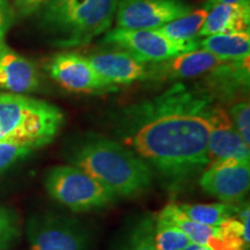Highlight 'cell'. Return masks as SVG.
<instances>
[{"instance_id": "obj_1", "label": "cell", "mask_w": 250, "mask_h": 250, "mask_svg": "<svg viewBox=\"0 0 250 250\" xmlns=\"http://www.w3.org/2000/svg\"><path fill=\"white\" fill-rule=\"evenodd\" d=\"M215 103L199 86L175 83L155 98L117 110L112 132L151 167L166 189L180 191L210 165Z\"/></svg>"}, {"instance_id": "obj_2", "label": "cell", "mask_w": 250, "mask_h": 250, "mask_svg": "<svg viewBox=\"0 0 250 250\" xmlns=\"http://www.w3.org/2000/svg\"><path fill=\"white\" fill-rule=\"evenodd\" d=\"M68 165L83 170L117 197L136 198L153 186L154 173L132 149L96 133L73 138L66 147Z\"/></svg>"}, {"instance_id": "obj_3", "label": "cell", "mask_w": 250, "mask_h": 250, "mask_svg": "<svg viewBox=\"0 0 250 250\" xmlns=\"http://www.w3.org/2000/svg\"><path fill=\"white\" fill-rule=\"evenodd\" d=\"M120 0H49L43 26L62 48L88 44L105 33L116 15Z\"/></svg>"}, {"instance_id": "obj_4", "label": "cell", "mask_w": 250, "mask_h": 250, "mask_svg": "<svg viewBox=\"0 0 250 250\" xmlns=\"http://www.w3.org/2000/svg\"><path fill=\"white\" fill-rule=\"evenodd\" d=\"M58 107L20 94H0V142L26 143L41 148L64 124Z\"/></svg>"}, {"instance_id": "obj_5", "label": "cell", "mask_w": 250, "mask_h": 250, "mask_svg": "<svg viewBox=\"0 0 250 250\" xmlns=\"http://www.w3.org/2000/svg\"><path fill=\"white\" fill-rule=\"evenodd\" d=\"M44 187L52 199L78 213L102 210L118 198L109 188L72 165L50 168Z\"/></svg>"}, {"instance_id": "obj_6", "label": "cell", "mask_w": 250, "mask_h": 250, "mask_svg": "<svg viewBox=\"0 0 250 250\" xmlns=\"http://www.w3.org/2000/svg\"><path fill=\"white\" fill-rule=\"evenodd\" d=\"M30 250H88L90 232L79 219L55 212L36 214L27 224Z\"/></svg>"}, {"instance_id": "obj_7", "label": "cell", "mask_w": 250, "mask_h": 250, "mask_svg": "<svg viewBox=\"0 0 250 250\" xmlns=\"http://www.w3.org/2000/svg\"><path fill=\"white\" fill-rule=\"evenodd\" d=\"M103 41L147 64L199 49V41L175 42L158 29H124L117 27L107 33Z\"/></svg>"}, {"instance_id": "obj_8", "label": "cell", "mask_w": 250, "mask_h": 250, "mask_svg": "<svg viewBox=\"0 0 250 250\" xmlns=\"http://www.w3.org/2000/svg\"><path fill=\"white\" fill-rule=\"evenodd\" d=\"M159 215L176 225L196 245L211 250H249L243 237V226L237 215L220 226H208L189 220L177 204L167 205Z\"/></svg>"}, {"instance_id": "obj_9", "label": "cell", "mask_w": 250, "mask_h": 250, "mask_svg": "<svg viewBox=\"0 0 250 250\" xmlns=\"http://www.w3.org/2000/svg\"><path fill=\"white\" fill-rule=\"evenodd\" d=\"M198 183L221 203L242 204L250 187V160L229 158L212 162L199 175Z\"/></svg>"}, {"instance_id": "obj_10", "label": "cell", "mask_w": 250, "mask_h": 250, "mask_svg": "<svg viewBox=\"0 0 250 250\" xmlns=\"http://www.w3.org/2000/svg\"><path fill=\"white\" fill-rule=\"evenodd\" d=\"M191 12L184 0H121L116 11L118 28L159 29Z\"/></svg>"}, {"instance_id": "obj_11", "label": "cell", "mask_w": 250, "mask_h": 250, "mask_svg": "<svg viewBox=\"0 0 250 250\" xmlns=\"http://www.w3.org/2000/svg\"><path fill=\"white\" fill-rule=\"evenodd\" d=\"M49 76L72 93L101 94L117 90L96 73L87 57L77 52H61L46 65Z\"/></svg>"}, {"instance_id": "obj_12", "label": "cell", "mask_w": 250, "mask_h": 250, "mask_svg": "<svg viewBox=\"0 0 250 250\" xmlns=\"http://www.w3.org/2000/svg\"><path fill=\"white\" fill-rule=\"evenodd\" d=\"M249 57L242 61H226L208 73L204 83L199 85L214 102H236L248 95Z\"/></svg>"}, {"instance_id": "obj_13", "label": "cell", "mask_w": 250, "mask_h": 250, "mask_svg": "<svg viewBox=\"0 0 250 250\" xmlns=\"http://www.w3.org/2000/svg\"><path fill=\"white\" fill-rule=\"evenodd\" d=\"M208 148L210 164L229 158L250 160V146L234 127L228 111L219 103H215L211 112Z\"/></svg>"}, {"instance_id": "obj_14", "label": "cell", "mask_w": 250, "mask_h": 250, "mask_svg": "<svg viewBox=\"0 0 250 250\" xmlns=\"http://www.w3.org/2000/svg\"><path fill=\"white\" fill-rule=\"evenodd\" d=\"M94 70L112 86L129 85L149 79V65L142 62L123 50H112L87 57Z\"/></svg>"}, {"instance_id": "obj_15", "label": "cell", "mask_w": 250, "mask_h": 250, "mask_svg": "<svg viewBox=\"0 0 250 250\" xmlns=\"http://www.w3.org/2000/svg\"><path fill=\"white\" fill-rule=\"evenodd\" d=\"M224 62L204 49L184 52L166 61L149 62V79L153 81L183 80L203 76Z\"/></svg>"}, {"instance_id": "obj_16", "label": "cell", "mask_w": 250, "mask_h": 250, "mask_svg": "<svg viewBox=\"0 0 250 250\" xmlns=\"http://www.w3.org/2000/svg\"><path fill=\"white\" fill-rule=\"evenodd\" d=\"M39 87L40 74L35 64L6 45L0 52V88L22 95Z\"/></svg>"}, {"instance_id": "obj_17", "label": "cell", "mask_w": 250, "mask_h": 250, "mask_svg": "<svg viewBox=\"0 0 250 250\" xmlns=\"http://www.w3.org/2000/svg\"><path fill=\"white\" fill-rule=\"evenodd\" d=\"M206 8L208 14L198 36L249 31L250 6L220 4L208 0Z\"/></svg>"}, {"instance_id": "obj_18", "label": "cell", "mask_w": 250, "mask_h": 250, "mask_svg": "<svg viewBox=\"0 0 250 250\" xmlns=\"http://www.w3.org/2000/svg\"><path fill=\"white\" fill-rule=\"evenodd\" d=\"M199 46L221 61H242L249 57L250 33L242 31L211 35L202 40Z\"/></svg>"}, {"instance_id": "obj_19", "label": "cell", "mask_w": 250, "mask_h": 250, "mask_svg": "<svg viewBox=\"0 0 250 250\" xmlns=\"http://www.w3.org/2000/svg\"><path fill=\"white\" fill-rule=\"evenodd\" d=\"M154 226V215L145 214L136 219L118 236L110 250H156Z\"/></svg>"}, {"instance_id": "obj_20", "label": "cell", "mask_w": 250, "mask_h": 250, "mask_svg": "<svg viewBox=\"0 0 250 250\" xmlns=\"http://www.w3.org/2000/svg\"><path fill=\"white\" fill-rule=\"evenodd\" d=\"M182 213L195 223L208 226H220L228 219L236 217L240 205H230L225 203L213 204H177Z\"/></svg>"}, {"instance_id": "obj_21", "label": "cell", "mask_w": 250, "mask_h": 250, "mask_svg": "<svg viewBox=\"0 0 250 250\" xmlns=\"http://www.w3.org/2000/svg\"><path fill=\"white\" fill-rule=\"evenodd\" d=\"M208 14V9L206 7L196 9L179 19H175L158 30L175 42H189L198 36Z\"/></svg>"}, {"instance_id": "obj_22", "label": "cell", "mask_w": 250, "mask_h": 250, "mask_svg": "<svg viewBox=\"0 0 250 250\" xmlns=\"http://www.w3.org/2000/svg\"><path fill=\"white\" fill-rule=\"evenodd\" d=\"M154 243L156 250H182L191 241L176 225L158 214L155 217Z\"/></svg>"}, {"instance_id": "obj_23", "label": "cell", "mask_w": 250, "mask_h": 250, "mask_svg": "<svg viewBox=\"0 0 250 250\" xmlns=\"http://www.w3.org/2000/svg\"><path fill=\"white\" fill-rule=\"evenodd\" d=\"M35 149L37 148L26 143L0 142V174Z\"/></svg>"}, {"instance_id": "obj_24", "label": "cell", "mask_w": 250, "mask_h": 250, "mask_svg": "<svg viewBox=\"0 0 250 250\" xmlns=\"http://www.w3.org/2000/svg\"><path fill=\"white\" fill-rule=\"evenodd\" d=\"M230 121L247 145L250 146V104L248 100L233 103L228 109Z\"/></svg>"}, {"instance_id": "obj_25", "label": "cell", "mask_w": 250, "mask_h": 250, "mask_svg": "<svg viewBox=\"0 0 250 250\" xmlns=\"http://www.w3.org/2000/svg\"><path fill=\"white\" fill-rule=\"evenodd\" d=\"M20 235V227L15 213L0 206V249H6L13 245Z\"/></svg>"}, {"instance_id": "obj_26", "label": "cell", "mask_w": 250, "mask_h": 250, "mask_svg": "<svg viewBox=\"0 0 250 250\" xmlns=\"http://www.w3.org/2000/svg\"><path fill=\"white\" fill-rule=\"evenodd\" d=\"M14 19L13 8L9 5L8 0H0V52L6 46L5 39L7 31L12 26Z\"/></svg>"}, {"instance_id": "obj_27", "label": "cell", "mask_w": 250, "mask_h": 250, "mask_svg": "<svg viewBox=\"0 0 250 250\" xmlns=\"http://www.w3.org/2000/svg\"><path fill=\"white\" fill-rule=\"evenodd\" d=\"M49 0H14V6L20 17L26 18L44 6Z\"/></svg>"}, {"instance_id": "obj_28", "label": "cell", "mask_w": 250, "mask_h": 250, "mask_svg": "<svg viewBox=\"0 0 250 250\" xmlns=\"http://www.w3.org/2000/svg\"><path fill=\"white\" fill-rule=\"evenodd\" d=\"M214 2H220V4H228V5H243L249 6L250 0H211Z\"/></svg>"}, {"instance_id": "obj_29", "label": "cell", "mask_w": 250, "mask_h": 250, "mask_svg": "<svg viewBox=\"0 0 250 250\" xmlns=\"http://www.w3.org/2000/svg\"><path fill=\"white\" fill-rule=\"evenodd\" d=\"M182 250H211L208 248H206V247H203V246H199V245H196V243H189L186 248L182 249Z\"/></svg>"}]
</instances>
